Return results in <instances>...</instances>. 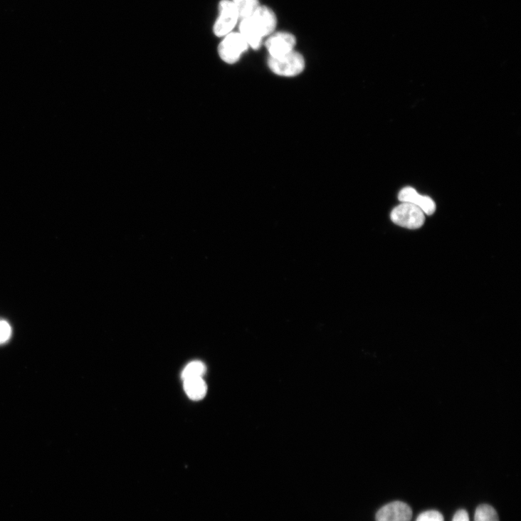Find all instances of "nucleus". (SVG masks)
I'll return each instance as SVG.
<instances>
[{
	"mask_svg": "<svg viewBox=\"0 0 521 521\" xmlns=\"http://www.w3.org/2000/svg\"><path fill=\"white\" fill-rule=\"evenodd\" d=\"M390 219L396 225L410 230L421 228L425 223V214L416 206L402 203L394 209Z\"/></svg>",
	"mask_w": 521,
	"mask_h": 521,
	"instance_id": "obj_1",
	"label": "nucleus"
},
{
	"mask_svg": "<svg viewBox=\"0 0 521 521\" xmlns=\"http://www.w3.org/2000/svg\"><path fill=\"white\" fill-rule=\"evenodd\" d=\"M268 66L275 74L284 77L296 76L305 68V60L295 51L280 58L268 59Z\"/></svg>",
	"mask_w": 521,
	"mask_h": 521,
	"instance_id": "obj_2",
	"label": "nucleus"
},
{
	"mask_svg": "<svg viewBox=\"0 0 521 521\" xmlns=\"http://www.w3.org/2000/svg\"><path fill=\"white\" fill-rule=\"evenodd\" d=\"M249 46L240 33L231 32L226 36L219 47V54L228 64L237 63Z\"/></svg>",
	"mask_w": 521,
	"mask_h": 521,
	"instance_id": "obj_3",
	"label": "nucleus"
},
{
	"mask_svg": "<svg viewBox=\"0 0 521 521\" xmlns=\"http://www.w3.org/2000/svg\"><path fill=\"white\" fill-rule=\"evenodd\" d=\"M239 19L236 6L231 0H222L219 5V16L214 26V33L225 37L232 32Z\"/></svg>",
	"mask_w": 521,
	"mask_h": 521,
	"instance_id": "obj_4",
	"label": "nucleus"
},
{
	"mask_svg": "<svg viewBox=\"0 0 521 521\" xmlns=\"http://www.w3.org/2000/svg\"><path fill=\"white\" fill-rule=\"evenodd\" d=\"M295 45V37L288 32L273 33L265 43L270 57L273 58L283 57L294 51Z\"/></svg>",
	"mask_w": 521,
	"mask_h": 521,
	"instance_id": "obj_5",
	"label": "nucleus"
},
{
	"mask_svg": "<svg viewBox=\"0 0 521 521\" xmlns=\"http://www.w3.org/2000/svg\"><path fill=\"white\" fill-rule=\"evenodd\" d=\"M413 512L405 502L397 501L389 503L377 513V521H411Z\"/></svg>",
	"mask_w": 521,
	"mask_h": 521,
	"instance_id": "obj_6",
	"label": "nucleus"
},
{
	"mask_svg": "<svg viewBox=\"0 0 521 521\" xmlns=\"http://www.w3.org/2000/svg\"><path fill=\"white\" fill-rule=\"evenodd\" d=\"M402 203H410L419 207L425 214L431 215L436 211V204L429 196L419 194L411 187L403 189L399 195Z\"/></svg>",
	"mask_w": 521,
	"mask_h": 521,
	"instance_id": "obj_7",
	"label": "nucleus"
},
{
	"mask_svg": "<svg viewBox=\"0 0 521 521\" xmlns=\"http://www.w3.org/2000/svg\"><path fill=\"white\" fill-rule=\"evenodd\" d=\"M250 17L264 38L274 33L277 26V17L270 8L260 6Z\"/></svg>",
	"mask_w": 521,
	"mask_h": 521,
	"instance_id": "obj_8",
	"label": "nucleus"
},
{
	"mask_svg": "<svg viewBox=\"0 0 521 521\" xmlns=\"http://www.w3.org/2000/svg\"><path fill=\"white\" fill-rule=\"evenodd\" d=\"M240 33L245 38L249 47L258 50L262 46L263 36L256 26L251 17L241 20Z\"/></svg>",
	"mask_w": 521,
	"mask_h": 521,
	"instance_id": "obj_9",
	"label": "nucleus"
},
{
	"mask_svg": "<svg viewBox=\"0 0 521 521\" xmlns=\"http://www.w3.org/2000/svg\"><path fill=\"white\" fill-rule=\"evenodd\" d=\"M184 381L185 392L190 399L200 401L206 395L207 385L203 378L190 379Z\"/></svg>",
	"mask_w": 521,
	"mask_h": 521,
	"instance_id": "obj_10",
	"label": "nucleus"
},
{
	"mask_svg": "<svg viewBox=\"0 0 521 521\" xmlns=\"http://www.w3.org/2000/svg\"><path fill=\"white\" fill-rule=\"evenodd\" d=\"M236 6L240 19L251 16L260 6L258 0H231Z\"/></svg>",
	"mask_w": 521,
	"mask_h": 521,
	"instance_id": "obj_11",
	"label": "nucleus"
},
{
	"mask_svg": "<svg viewBox=\"0 0 521 521\" xmlns=\"http://www.w3.org/2000/svg\"><path fill=\"white\" fill-rule=\"evenodd\" d=\"M206 372L205 364L199 361H194L188 364L182 372L181 377L184 381L195 379L203 378Z\"/></svg>",
	"mask_w": 521,
	"mask_h": 521,
	"instance_id": "obj_12",
	"label": "nucleus"
},
{
	"mask_svg": "<svg viewBox=\"0 0 521 521\" xmlns=\"http://www.w3.org/2000/svg\"><path fill=\"white\" fill-rule=\"evenodd\" d=\"M474 521H499L496 510L489 505H482L477 507Z\"/></svg>",
	"mask_w": 521,
	"mask_h": 521,
	"instance_id": "obj_13",
	"label": "nucleus"
},
{
	"mask_svg": "<svg viewBox=\"0 0 521 521\" xmlns=\"http://www.w3.org/2000/svg\"><path fill=\"white\" fill-rule=\"evenodd\" d=\"M416 521H444V517L440 512L430 510L420 514Z\"/></svg>",
	"mask_w": 521,
	"mask_h": 521,
	"instance_id": "obj_14",
	"label": "nucleus"
},
{
	"mask_svg": "<svg viewBox=\"0 0 521 521\" xmlns=\"http://www.w3.org/2000/svg\"><path fill=\"white\" fill-rule=\"evenodd\" d=\"M11 328L4 321L0 322V343L6 342L11 337Z\"/></svg>",
	"mask_w": 521,
	"mask_h": 521,
	"instance_id": "obj_15",
	"label": "nucleus"
},
{
	"mask_svg": "<svg viewBox=\"0 0 521 521\" xmlns=\"http://www.w3.org/2000/svg\"><path fill=\"white\" fill-rule=\"evenodd\" d=\"M453 521H470L468 512L465 510H458L455 514Z\"/></svg>",
	"mask_w": 521,
	"mask_h": 521,
	"instance_id": "obj_16",
	"label": "nucleus"
}]
</instances>
